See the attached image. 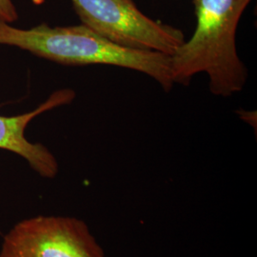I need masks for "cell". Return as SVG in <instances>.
<instances>
[{
	"mask_svg": "<svg viewBox=\"0 0 257 257\" xmlns=\"http://www.w3.org/2000/svg\"><path fill=\"white\" fill-rule=\"evenodd\" d=\"M19 19V13L13 0H0V22L13 24Z\"/></svg>",
	"mask_w": 257,
	"mask_h": 257,
	"instance_id": "6",
	"label": "cell"
},
{
	"mask_svg": "<svg viewBox=\"0 0 257 257\" xmlns=\"http://www.w3.org/2000/svg\"><path fill=\"white\" fill-rule=\"evenodd\" d=\"M71 2L83 25L118 46L171 56L185 42L179 29L148 18L134 0Z\"/></svg>",
	"mask_w": 257,
	"mask_h": 257,
	"instance_id": "3",
	"label": "cell"
},
{
	"mask_svg": "<svg viewBox=\"0 0 257 257\" xmlns=\"http://www.w3.org/2000/svg\"><path fill=\"white\" fill-rule=\"evenodd\" d=\"M12 46L69 66L110 65L138 71L154 78L165 90L174 86L171 56L118 46L85 25L30 29L0 22V46Z\"/></svg>",
	"mask_w": 257,
	"mask_h": 257,
	"instance_id": "2",
	"label": "cell"
},
{
	"mask_svg": "<svg viewBox=\"0 0 257 257\" xmlns=\"http://www.w3.org/2000/svg\"><path fill=\"white\" fill-rule=\"evenodd\" d=\"M75 97L71 89L53 92L37 109L15 116L0 115V149L21 156L29 166L44 178H54L58 173V162L48 148L40 143H32L25 137V131L37 116L62 105L70 104Z\"/></svg>",
	"mask_w": 257,
	"mask_h": 257,
	"instance_id": "5",
	"label": "cell"
},
{
	"mask_svg": "<svg viewBox=\"0 0 257 257\" xmlns=\"http://www.w3.org/2000/svg\"><path fill=\"white\" fill-rule=\"evenodd\" d=\"M0 257H106L84 221L39 215L16 224L4 236Z\"/></svg>",
	"mask_w": 257,
	"mask_h": 257,
	"instance_id": "4",
	"label": "cell"
},
{
	"mask_svg": "<svg viewBox=\"0 0 257 257\" xmlns=\"http://www.w3.org/2000/svg\"><path fill=\"white\" fill-rule=\"evenodd\" d=\"M251 0H193L196 26L192 37L171 55L174 82L187 85L205 73L214 95L230 96L244 88L248 70L236 49L239 21Z\"/></svg>",
	"mask_w": 257,
	"mask_h": 257,
	"instance_id": "1",
	"label": "cell"
}]
</instances>
